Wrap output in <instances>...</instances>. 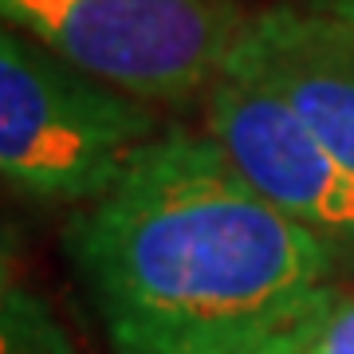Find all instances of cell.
<instances>
[{
	"mask_svg": "<svg viewBox=\"0 0 354 354\" xmlns=\"http://www.w3.org/2000/svg\"><path fill=\"white\" fill-rule=\"evenodd\" d=\"M64 241L111 354H299L342 299L335 244L181 122L79 205Z\"/></svg>",
	"mask_w": 354,
	"mask_h": 354,
	"instance_id": "1",
	"label": "cell"
},
{
	"mask_svg": "<svg viewBox=\"0 0 354 354\" xmlns=\"http://www.w3.org/2000/svg\"><path fill=\"white\" fill-rule=\"evenodd\" d=\"M158 134L150 102L91 79L12 28L0 32V174L16 197L99 201Z\"/></svg>",
	"mask_w": 354,
	"mask_h": 354,
	"instance_id": "2",
	"label": "cell"
},
{
	"mask_svg": "<svg viewBox=\"0 0 354 354\" xmlns=\"http://www.w3.org/2000/svg\"><path fill=\"white\" fill-rule=\"evenodd\" d=\"M4 28L150 106L205 99L248 16L236 0H0Z\"/></svg>",
	"mask_w": 354,
	"mask_h": 354,
	"instance_id": "3",
	"label": "cell"
},
{
	"mask_svg": "<svg viewBox=\"0 0 354 354\" xmlns=\"http://www.w3.org/2000/svg\"><path fill=\"white\" fill-rule=\"evenodd\" d=\"M205 134L256 197L354 248V174L268 83L225 67L205 95Z\"/></svg>",
	"mask_w": 354,
	"mask_h": 354,
	"instance_id": "4",
	"label": "cell"
},
{
	"mask_svg": "<svg viewBox=\"0 0 354 354\" xmlns=\"http://www.w3.org/2000/svg\"><path fill=\"white\" fill-rule=\"evenodd\" d=\"M228 71L260 79L354 174V24L315 4H272L244 20Z\"/></svg>",
	"mask_w": 354,
	"mask_h": 354,
	"instance_id": "5",
	"label": "cell"
},
{
	"mask_svg": "<svg viewBox=\"0 0 354 354\" xmlns=\"http://www.w3.org/2000/svg\"><path fill=\"white\" fill-rule=\"evenodd\" d=\"M0 354H79V351L36 291L4 279V291H0Z\"/></svg>",
	"mask_w": 354,
	"mask_h": 354,
	"instance_id": "6",
	"label": "cell"
},
{
	"mask_svg": "<svg viewBox=\"0 0 354 354\" xmlns=\"http://www.w3.org/2000/svg\"><path fill=\"white\" fill-rule=\"evenodd\" d=\"M299 354H354V299H339Z\"/></svg>",
	"mask_w": 354,
	"mask_h": 354,
	"instance_id": "7",
	"label": "cell"
},
{
	"mask_svg": "<svg viewBox=\"0 0 354 354\" xmlns=\"http://www.w3.org/2000/svg\"><path fill=\"white\" fill-rule=\"evenodd\" d=\"M307 4H315L323 12H335V16H342V20L354 24V0H307Z\"/></svg>",
	"mask_w": 354,
	"mask_h": 354,
	"instance_id": "8",
	"label": "cell"
}]
</instances>
